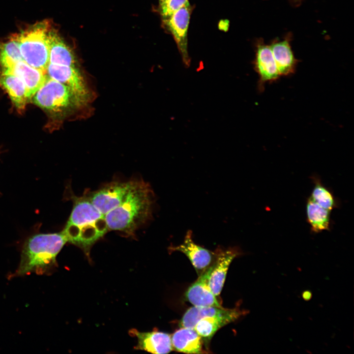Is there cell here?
Here are the masks:
<instances>
[{
    "label": "cell",
    "mask_w": 354,
    "mask_h": 354,
    "mask_svg": "<svg viewBox=\"0 0 354 354\" xmlns=\"http://www.w3.org/2000/svg\"><path fill=\"white\" fill-rule=\"evenodd\" d=\"M201 337L192 328L180 327L171 336L173 350L186 354H201L203 351Z\"/></svg>",
    "instance_id": "16"
},
{
    "label": "cell",
    "mask_w": 354,
    "mask_h": 354,
    "mask_svg": "<svg viewBox=\"0 0 354 354\" xmlns=\"http://www.w3.org/2000/svg\"><path fill=\"white\" fill-rule=\"evenodd\" d=\"M130 332L138 340L136 349L157 354H168L173 350L171 336L167 333L157 331L139 332L135 329Z\"/></svg>",
    "instance_id": "15"
},
{
    "label": "cell",
    "mask_w": 354,
    "mask_h": 354,
    "mask_svg": "<svg viewBox=\"0 0 354 354\" xmlns=\"http://www.w3.org/2000/svg\"><path fill=\"white\" fill-rule=\"evenodd\" d=\"M229 309L216 306H193L189 308L179 322L180 327L193 328L200 320L211 316L223 314Z\"/></svg>",
    "instance_id": "21"
},
{
    "label": "cell",
    "mask_w": 354,
    "mask_h": 354,
    "mask_svg": "<svg viewBox=\"0 0 354 354\" xmlns=\"http://www.w3.org/2000/svg\"><path fill=\"white\" fill-rule=\"evenodd\" d=\"M214 252L215 259L211 265L208 285L217 296L221 292L230 264L236 257L241 254V252L236 248L227 249L218 248Z\"/></svg>",
    "instance_id": "10"
},
{
    "label": "cell",
    "mask_w": 354,
    "mask_h": 354,
    "mask_svg": "<svg viewBox=\"0 0 354 354\" xmlns=\"http://www.w3.org/2000/svg\"><path fill=\"white\" fill-rule=\"evenodd\" d=\"M311 178L314 187L310 197L320 206L329 210L337 208L338 202L330 189L323 183L319 177L314 175Z\"/></svg>",
    "instance_id": "22"
},
{
    "label": "cell",
    "mask_w": 354,
    "mask_h": 354,
    "mask_svg": "<svg viewBox=\"0 0 354 354\" xmlns=\"http://www.w3.org/2000/svg\"><path fill=\"white\" fill-rule=\"evenodd\" d=\"M46 72L49 78L68 88L81 106L88 102L89 91L76 66L49 63Z\"/></svg>",
    "instance_id": "7"
},
{
    "label": "cell",
    "mask_w": 354,
    "mask_h": 354,
    "mask_svg": "<svg viewBox=\"0 0 354 354\" xmlns=\"http://www.w3.org/2000/svg\"><path fill=\"white\" fill-rule=\"evenodd\" d=\"M211 267V265L199 275L198 279L189 287L185 293L186 299L194 306L222 307L208 285Z\"/></svg>",
    "instance_id": "14"
},
{
    "label": "cell",
    "mask_w": 354,
    "mask_h": 354,
    "mask_svg": "<svg viewBox=\"0 0 354 354\" xmlns=\"http://www.w3.org/2000/svg\"><path fill=\"white\" fill-rule=\"evenodd\" d=\"M301 295L304 300L309 301L312 297V293L310 291L306 290L302 293Z\"/></svg>",
    "instance_id": "25"
},
{
    "label": "cell",
    "mask_w": 354,
    "mask_h": 354,
    "mask_svg": "<svg viewBox=\"0 0 354 354\" xmlns=\"http://www.w3.org/2000/svg\"><path fill=\"white\" fill-rule=\"evenodd\" d=\"M50 29L47 22H42L16 35L24 61L44 72L46 71L49 63Z\"/></svg>",
    "instance_id": "4"
},
{
    "label": "cell",
    "mask_w": 354,
    "mask_h": 354,
    "mask_svg": "<svg viewBox=\"0 0 354 354\" xmlns=\"http://www.w3.org/2000/svg\"><path fill=\"white\" fill-rule=\"evenodd\" d=\"M66 242L62 232L37 233L29 236L23 244L19 266L13 275L22 276L31 273L41 275L50 271Z\"/></svg>",
    "instance_id": "3"
},
{
    "label": "cell",
    "mask_w": 354,
    "mask_h": 354,
    "mask_svg": "<svg viewBox=\"0 0 354 354\" xmlns=\"http://www.w3.org/2000/svg\"><path fill=\"white\" fill-rule=\"evenodd\" d=\"M24 61L21 55L16 35L7 42L0 43V65L1 66L12 62Z\"/></svg>",
    "instance_id": "23"
},
{
    "label": "cell",
    "mask_w": 354,
    "mask_h": 354,
    "mask_svg": "<svg viewBox=\"0 0 354 354\" xmlns=\"http://www.w3.org/2000/svg\"><path fill=\"white\" fill-rule=\"evenodd\" d=\"M189 3L178 9L169 18L164 20L165 24L173 35L186 66L190 64L187 52V33L190 19Z\"/></svg>",
    "instance_id": "9"
},
{
    "label": "cell",
    "mask_w": 354,
    "mask_h": 354,
    "mask_svg": "<svg viewBox=\"0 0 354 354\" xmlns=\"http://www.w3.org/2000/svg\"><path fill=\"white\" fill-rule=\"evenodd\" d=\"M1 69V73L14 75L23 81L30 100L48 78L46 72L35 68L24 61L10 63Z\"/></svg>",
    "instance_id": "11"
},
{
    "label": "cell",
    "mask_w": 354,
    "mask_h": 354,
    "mask_svg": "<svg viewBox=\"0 0 354 354\" xmlns=\"http://www.w3.org/2000/svg\"><path fill=\"white\" fill-rule=\"evenodd\" d=\"M270 47L280 76H288L294 74L296 61L288 41L276 42Z\"/></svg>",
    "instance_id": "19"
},
{
    "label": "cell",
    "mask_w": 354,
    "mask_h": 354,
    "mask_svg": "<svg viewBox=\"0 0 354 354\" xmlns=\"http://www.w3.org/2000/svg\"><path fill=\"white\" fill-rule=\"evenodd\" d=\"M247 313V310H240L239 307L229 309L223 314L208 317L200 320L193 328L203 341L208 342L220 328Z\"/></svg>",
    "instance_id": "13"
},
{
    "label": "cell",
    "mask_w": 354,
    "mask_h": 354,
    "mask_svg": "<svg viewBox=\"0 0 354 354\" xmlns=\"http://www.w3.org/2000/svg\"><path fill=\"white\" fill-rule=\"evenodd\" d=\"M73 206L62 231L67 241L81 248L89 257L92 245L109 230L104 216L86 195L71 196Z\"/></svg>",
    "instance_id": "1"
},
{
    "label": "cell",
    "mask_w": 354,
    "mask_h": 354,
    "mask_svg": "<svg viewBox=\"0 0 354 354\" xmlns=\"http://www.w3.org/2000/svg\"><path fill=\"white\" fill-rule=\"evenodd\" d=\"M330 210L323 208L310 197L307 199V221L312 233L317 234L330 230Z\"/></svg>",
    "instance_id": "20"
},
{
    "label": "cell",
    "mask_w": 354,
    "mask_h": 354,
    "mask_svg": "<svg viewBox=\"0 0 354 354\" xmlns=\"http://www.w3.org/2000/svg\"><path fill=\"white\" fill-rule=\"evenodd\" d=\"M188 3V0H165L161 1L160 12L164 20L169 18Z\"/></svg>",
    "instance_id": "24"
},
{
    "label": "cell",
    "mask_w": 354,
    "mask_h": 354,
    "mask_svg": "<svg viewBox=\"0 0 354 354\" xmlns=\"http://www.w3.org/2000/svg\"><path fill=\"white\" fill-rule=\"evenodd\" d=\"M154 194L149 184L136 179L135 185L119 206L105 215L109 230L133 236L152 216Z\"/></svg>",
    "instance_id": "2"
},
{
    "label": "cell",
    "mask_w": 354,
    "mask_h": 354,
    "mask_svg": "<svg viewBox=\"0 0 354 354\" xmlns=\"http://www.w3.org/2000/svg\"><path fill=\"white\" fill-rule=\"evenodd\" d=\"M170 252L179 251L184 254L189 259L198 274L200 275L206 270L215 259V252L198 245L192 239V232L186 233L183 242L177 246L169 247Z\"/></svg>",
    "instance_id": "8"
},
{
    "label": "cell",
    "mask_w": 354,
    "mask_h": 354,
    "mask_svg": "<svg viewBox=\"0 0 354 354\" xmlns=\"http://www.w3.org/2000/svg\"><path fill=\"white\" fill-rule=\"evenodd\" d=\"M30 100L38 107L55 113L70 111L81 106L68 88L48 76Z\"/></svg>",
    "instance_id": "5"
},
{
    "label": "cell",
    "mask_w": 354,
    "mask_h": 354,
    "mask_svg": "<svg viewBox=\"0 0 354 354\" xmlns=\"http://www.w3.org/2000/svg\"><path fill=\"white\" fill-rule=\"evenodd\" d=\"M0 87L7 93L12 103L18 110L25 109L30 99L26 87L20 78L11 74L1 73Z\"/></svg>",
    "instance_id": "17"
},
{
    "label": "cell",
    "mask_w": 354,
    "mask_h": 354,
    "mask_svg": "<svg viewBox=\"0 0 354 354\" xmlns=\"http://www.w3.org/2000/svg\"><path fill=\"white\" fill-rule=\"evenodd\" d=\"M49 63L76 66L73 52L54 30L49 33Z\"/></svg>",
    "instance_id": "18"
},
{
    "label": "cell",
    "mask_w": 354,
    "mask_h": 354,
    "mask_svg": "<svg viewBox=\"0 0 354 354\" xmlns=\"http://www.w3.org/2000/svg\"><path fill=\"white\" fill-rule=\"evenodd\" d=\"M255 69L258 74V88L261 91L266 83H271L280 77L270 46H258L255 60Z\"/></svg>",
    "instance_id": "12"
},
{
    "label": "cell",
    "mask_w": 354,
    "mask_h": 354,
    "mask_svg": "<svg viewBox=\"0 0 354 354\" xmlns=\"http://www.w3.org/2000/svg\"><path fill=\"white\" fill-rule=\"evenodd\" d=\"M136 179L112 181L101 188L86 194L104 216L120 205L134 187Z\"/></svg>",
    "instance_id": "6"
},
{
    "label": "cell",
    "mask_w": 354,
    "mask_h": 354,
    "mask_svg": "<svg viewBox=\"0 0 354 354\" xmlns=\"http://www.w3.org/2000/svg\"><path fill=\"white\" fill-rule=\"evenodd\" d=\"M160 0V1H164V0Z\"/></svg>",
    "instance_id": "26"
}]
</instances>
